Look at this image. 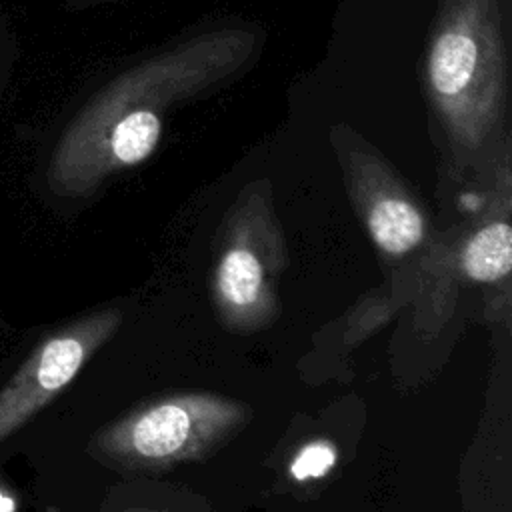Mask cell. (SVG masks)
Wrapping results in <instances>:
<instances>
[{
  "mask_svg": "<svg viewBox=\"0 0 512 512\" xmlns=\"http://www.w3.org/2000/svg\"><path fill=\"white\" fill-rule=\"evenodd\" d=\"M434 106L452 140L478 148L498 126L506 54L498 0H446L426 58Z\"/></svg>",
  "mask_w": 512,
  "mask_h": 512,
  "instance_id": "7a4b0ae2",
  "label": "cell"
},
{
  "mask_svg": "<svg viewBox=\"0 0 512 512\" xmlns=\"http://www.w3.org/2000/svg\"><path fill=\"white\" fill-rule=\"evenodd\" d=\"M288 248L266 182H250L226 212L210 292L218 322L234 334L266 330L280 314L278 282Z\"/></svg>",
  "mask_w": 512,
  "mask_h": 512,
  "instance_id": "277c9868",
  "label": "cell"
},
{
  "mask_svg": "<svg viewBox=\"0 0 512 512\" xmlns=\"http://www.w3.org/2000/svg\"><path fill=\"white\" fill-rule=\"evenodd\" d=\"M254 46L256 36L248 30L206 32L114 78L58 140L50 188L82 196L110 174L144 162L162 138V110L234 74Z\"/></svg>",
  "mask_w": 512,
  "mask_h": 512,
  "instance_id": "6da1fadb",
  "label": "cell"
},
{
  "mask_svg": "<svg viewBox=\"0 0 512 512\" xmlns=\"http://www.w3.org/2000/svg\"><path fill=\"white\" fill-rule=\"evenodd\" d=\"M338 464V446L328 438L304 442L288 464V476L294 482H314L328 476Z\"/></svg>",
  "mask_w": 512,
  "mask_h": 512,
  "instance_id": "ba28073f",
  "label": "cell"
},
{
  "mask_svg": "<svg viewBox=\"0 0 512 512\" xmlns=\"http://www.w3.org/2000/svg\"><path fill=\"white\" fill-rule=\"evenodd\" d=\"M14 504L10 498H6L4 494H0V512H12Z\"/></svg>",
  "mask_w": 512,
  "mask_h": 512,
  "instance_id": "9c48e42d",
  "label": "cell"
},
{
  "mask_svg": "<svg viewBox=\"0 0 512 512\" xmlns=\"http://www.w3.org/2000/svg\"><path fill=\"white\" fill-rule=\"evenodd\" d=\"M252 418L248 404L216 392L152 398L102 428L96 458L124 472H162L212 456Z\"/></svg>",
  "mask_w": 512,
  "mask_h": 512,
  "instance_id": "3957f363",
  "label": "cell"
},
{
  "mask_svg": "<svg viewBox=\"0 0 512 512\" xmlns=\"http://www.w3.org/2000/svg\"><path fill=\"white\" fill-rule=\"evenodd\" d=\"M114 512H174V510H158V508H128V510H114Z\"/></svg>",
  "mask_w": 512,
  "mask_h": 512,
  "instance_id": "30bf717a",
  "label": "cell"
},
{
  "mask_svg": "<svg viewBox=\"0 0 512 512\" xmlns=\"http://www.w3.org/2000/svg\"><path fill=\"white\" fill-rule=\"evenodd\" d=\"M460 268L472 282L494 284L512 268V228L506 218L482 224L462 246Z\"/></svg>",
  "mask_w": 512,
  "mask_h": 512,
  "instance_id": "52a82bcc",
  "label": "cell"
},
{
  "mask_svg": "<svg viewBox=\"0 0 512 512\" xmlns=\"http://www.w3.org/2000/svg\"><path fill=\"white\" fill-rule=\"evenodd\" d=\"M118 308L96 310L48 336L0 392V440L24 426L62 392L120 328Z\"/></svg>",
  "mask_w": 512,
  "mask_h": 512,
  "instance_id": "5b68a950",
  "label": "cell"
},
{
  "mask_svg": "<svg viewBox=\"0 0 512 512\" xmlns=\"http://www.w3.org/2000/svg\"><path fill=\"white\" fill-rule=\"evenodd\" d=\"M340 156L350 202L376 248L394 258L418 248L428 222L400 176L364 146H346Z\"/></svg>",
  "mask_w": 512,
  "mask_h": 512,
  "instance_id": "8992f818",
  "label": "cell"
}]
</instances>
